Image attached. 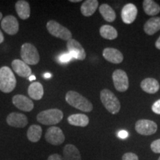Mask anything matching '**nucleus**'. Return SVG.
Segmentation results:
<instances>
[{"mask_svg":"<svg viewBox=\"0 0 160 160\" xmlns=\"http://www.w3.org/2000/svg\"><path fill=\"white\" fill-rule=\"evenodd\" d=\"M144 31L149 36L155 34L160 31V17H154L148 20L144 25Z\"/></svg>","mask_w":160,"mask_h":160,"instance_id":"19","label":"nucleus"},{"mask_svg":"<svg viewBox=\"0 0 160 160\" xmlns=\"http://www.w3.org/2000/svg\"><path fill=\"white\" fill-rule=\"evenodd\" d=\"M65 100L72 107L83 112H91L93 108V104L77 91L68 92L65 96Z\"/></svg>","mask_w":160,"mask_h":160,"instance_id":"1","label":"nucleus"},{"mask_svg":"<svg viewBox=\"0 0 160 160\" xmlns=\"http://www.w3.org/2000/svg\"><path fill=\"white\" fill-rule=\"evenodd\" d=\"M68 122L70 125L77 127H86L89 124V118L82 113H77L69 116Z\"/></svg>","mask_w":160,"mask_h":160,"instance_id":"23","label":"nucleus"},{"mask_svg":"<svg viewBox=\"0 0 160 160\" xmlns=\"http://www.w3.org/2000/svg\"><path fill=\"white\" fill-rule=\"evenodd\" d=\"M142 6L145 13L148 16L157 15L160 12V6L153 0H144Z\"/></svg>","mask_w":160,"mask_h":160,"instance_id":"26","label":"nucleus"},{"mask_svg":"<svg viewBox=\"0 0 160 160\" xmlns=\"http://www.w3.org/2000/svg\"><path fill=\"white\" fill-rule=\"evenodd\" d=\"M2 19V13L1 12H0V20H1Z\"/></svg>","mask_w":160,"mask_h":160,"instance_id":"39","label":"nucleus"},{"mask_svg":"<svg viewBox=\"0 0 160 160\" xmlns=\"http://www.w3.org/2000/svg\"><path fill=\"white\" fill-rule=\"evenodd\" d=\"M4 39H4V35H3V33H2L1 31H0V44L3 42Z\"/></svg>","mask_w":160,"mask_h":160,"instance_id":"35","label":"nucleus"},{"mask_svg":"<svg viewBox=\"0 0 160 160\" xmlns=\"http://www.w3.org/2000/svg\"><path fill=\"white\" fill-rule=\"evenodd\" d=\"M138 10L137 6L132 3L126 4L122 9L121 17L124 23L132 24L135 21L137 17Z\"/></svg>","mask_w":160,"mask_h":160,"instance_id":"12","label":"nucleus"},{"mask_svg":"<svg viewBox=\"0 0 160 160\" xmlns=\"http://www.w3.org/2000/svg\"><path fill=\"white\" fill-rule=\"evenodd\" d=\"M45 140L52 145H60L65 142V137L62 130L59 127L52 126L46 131Z\"/></svg>","mask_w":160,"mask_h":160,"instance_id":"8","label":"nucleus"},{"mask_svg":"<svg viewBox=\"0 0 160 160\" xmlns=\"http://www.w3.org/2000/svg\"><path fill=\"white\" fill-rule=\"evenodd\" d=\"M63 112L59 109H48L41 111L37 116L39 123L45 125H54L59 123L63 119Z\"/></svg>","mask_w":160,"mask_h":160,"instance_id":"4","label":"nucleus"},{"mask_svg":"<svg viewBox=\"0 0 160 160\" xmlns=\"http://www.w3.org/2000/svg\"><path fill=\"white\" fill-rule=\"evenodd\" d=\"M12 68L14 72L19 77L23 78H28L31 76L32 71L29 65L25 62H24L22 60L14 59L11 63Z\"/></svg>","mask_w":160,"mask_h":160,"instance_id":"15","label":"nucleus"},{"mask_svg":"<svg viewBox=\"0 0 160 160\" xmlns=\"http://www.w3.org/2000/svg\"><path fill=\"white\" fill-rule=\"evenodd\" d=\"M158 160H160V157H159V159H158Z\"/></svg>","mask_w":160,"mask_h":160,"instance_id":"40","label":"nucleus"},{"mask_svg":"<svg viewBox=\"0 0 160 160\" xmlns=\"http://www.w3.org/2000/svg\"><path fill=\"white\" fill-rule=\"evenodd\" d=\"M155 46L157 49L160 50V37L158 38V39L155 42Z\"/></svg>","mask_w":160,"mask_h":160,"instance_id":"34","label":"nucleus"},{"mask_svg":"<svg viewBox=\"0 0 160 160\" xmlns=\"http://www.w3.org/2000/svg\"><path fill=\"white\" fill-rule=\"evenodd\" d=\"M99 33L104 39L113 40L118 37V32L115 28L108 25H104L100 28Z\"/></svg>","mask_w":160,"mask_h":160,"instance_id":"27","label":"nucleus"},{"mask_svg":"<svg viewBox=\"0 0 160 160\" xmlns=\"http://www.w3.org/2000/svg\"><path fill=\"white\" fill-rule=\"evenodd\" d=\"M151 151L155 153H160V139H156L151 144Z\"/></svg>","mask_w":160,"mask_h":160,"instance_id":"28","label":"nucleus"},{"mask_svg":"<svg viewBox=\"0 0 160 160\" xmlns=\"http://www.w3.org/2000/svg\"><path fill=\"white\" fill-rule=\"evenodd\" d=\"M113 85L119 92H125L129 88V79L127 73L123 70L117 69L112 74Z\"/></svg>","mask_w":160,"mask_h":160,"instance_id":"7","label":"nucleus"},{"mask_svg":"<svg viewBox=\"0 0 160 160\" xmlns=\"http://www.w3.org/2000/svg\"><path fill=\"white\" fill-rule=\"evenodd\" d=\"M62 157L64 160H82L79 149L71 144H68L64 147Z\"/></svg>","mask_w":160,"mask_h":160,"instance_id":"18","label":"nucleus"},{"mask_svg":"<svg viewBox=\"0 0 160 160\" xmlns=\"http://www.w3.org/2000/svg\"><path fill=\"white\" fill-rule=\"evenodd\" d=\"M29 97L35 100H40L44 95L43 86L39 82H33L29 85L28 90Z\"/></svg>","mask_w":160,"mask_h":160,"instance_id":"22","label":"nucleus"},{"mask_svg":"<svg viewBox=\"0 0 160 160\" xmlns=\"http://www.w3.org/2000/svg\"><path fill=\"white\" fill-rule=\"evenodd\" d=\"M140 87L146 93L153 94L159 91L160 85L159 82L153 78H146L141 82Z\"/></svg>","mask_w":160,"mask_h":160,"instance_id":"17","label":"nucleus"},{"mask_svg":"<svg viewBox=\"0 0 160 160\" xmlns=\"http://www.w3.org/2000/svg\"><path fill=\"white\" fill-rule=\"evenodd\" d=\"M67 48L71 57L78 60H84L86 58L85 49L79 42L71 39L67 42Z\"/></svg>","mask_w":160,"mask_h":160,"instance_id":"10","label":"nucleus"},{"mask_svg":"<svg viewBox=\"0 0 160 160\" xmlns=\"http://www.w3.org/2000/svg\"><path fill=\"white\" fill-rule=\"evenodd\" d=\"M28 79L29 81L32 82V81H33V80H36V77H35V76H33V75H31V76H30V77L28 78Z\"/></svg>","mask_w":160,"mask_h":160,"instance_id":"36","label":"nucleus"},{"mask_svg":"<svg viewBox=\"0 0 160 160\" xmlns=\"http://www.w3.org/2000/svg\"><path fill=\"white\" fill-rule=\"evenodd\" d=\"M128 136V133L126 131H120L119 133H118V137L121 139H126Z\"/></svg>","mask_w":160,"mask_h":160,"instance_id":"33","label":"nucleus"},{"mask_svg":"<svg viewBox=\"0 0 160 160\" xmlns=\"http://www.w3.org/2000/svg\"><path fill=\"white\" fill-rule=\"evenodd\" d=\"M6 122L8 125L11 127L19 128H25L28 123V120L25 114L17 112H13L8 114L6 119Z\"/></svg>","mask_w":160,"mask_h":160,"instance_id":"14","label":"nucleus"},{"mask_svg":"<svg viewBox=\"0 0 160 160\" xmlns=\"http://www.w3.org/2000/svg\"><path fill=\"white\" fill-rule=\"evenodd\" d=\"M13 104L20 111L30 112L33 109L34 105L32 100L25 96L22 94H17L13 96L12 99Z\"/></svg>","mask_w":160,"mask_h":160,"instance_id":"13","label":"nucleus"},{"mask_svg":"<svg viewBox=\"0 0 160 160\" xmlns=\"http://www.w3.org/2000/svg\"><path fill=\"white\" fill-rule=\"evenodd\" d=\"M102 56L105 60L113 64H120L123 61V54L119 50L113 48H106L103 50Z\"/></svg>","mask_w":160,"mask_h":160,"instance_id":"16","label":"nucleus"},{"mask_svg":"<svg viewBox=\"0 0 160 160\" xmlns=\"http://www.w3.org/2000/svg\"><path fill=\"white\" fill-rule=\"evenodd\" d=\"M99 7V2L97 0H86L81 5L82 14L85 17H91Z\"/></svg>","mask_w":160,"mask_h":160,"instance_id":"21","label":"nucleus"},{"mask_svg":"<svg viewBox=\"0 0 160 160\" xmlns=\"http://www.w3.org/2000/svg\"><path fill=\"white\" fill-rule=\"evenodd\" d=\"M51 77V74H50V73H45V75H44V78H45V79H49V78Z\"/></svg>","mask_w":160,"mask_h":160,"instance_id":"37","label":"nucleus"},{"mask_svg":"<svg viewBox=\"0 0 160 160\" xmlns=\"http://www.w3.org/2000/svg\"><path fill=\"white\" fill-rule=\"evenodd\" d=\"M152 111L153 113L160 115V99L156 101L152 105Z\"/></svg>","mask_w":160,"mask_h":160,"instance_id":"31","label":"nucleus"},{"mask_svg":"<svg viewBox=\"0 0 160 160\" xmlns=\"http://www.w3.org/2000/svg\"><path fill=\"white\" fill-rule=\"evenodd\" d=\"M48 160H64L63 157L61 155L58 154V153H53V154L50 155Z\"/></svg>","mask_w":160,"mask_h":160,"instance_id":"32","label":"nucleus"},{"mask_svg":"<svg viewBox=\"0 0 160 160\" xmlns=\"http://www.w3.org/2000/svg\"><path fill=\"white\" fill-rule=\"evenodd\" d=\"M17 85V79L10 68L4 66L0 68V91L8 93L13 91Z\"/></svg>","mask_w":160,"mask_h":160,"instance_id":"2","label":"nucleus"},{"mask_svg":"<svg viewBox=\"0 0 160 160\" xmlns=\"http://www.w3.org/2000/svg\"><path fill=\"white\" fill-rule=\"evenodd\" d=\"M42 129L41 126L38 125H32L27 131V137L31 142H37L42 137Z\"/></svg>","mask_w":160,"mask_h":160,"instance_id":"25","label":"nucleus"},{"mask_svg":"<svg viewBox=\"0 0 160 160\" xmlns=\"http://www.w3.org/2000/svg\"><path fill=\"white\" fill-rule=\"evenodd\" d=\"M20 55L24 62L28 65H37L40 59L37 48L31 43H25L22 45Z\"/></svg>","mask_w":160,"mask_h":160,"instance_id":"5","label":"nucleus"},{"mask_svg":"<svg viewBox=\"0 0 160 160\" xmlns=\"http://www.w3.org/2000/svg\"><path fill=\"white\" fill-rule=\"evenodd\" d=\"M157 124L149 119H139L135 125V129L137 133L143 136L154 134L157 131Z\"/></svg>","mask_w":160,"mask_h":160,"instance_id":"9","label":"nucleus"},{"mask_svg":"<svg viewBox=\"0 0 160 160\" xmlns=\"http://www.w3.org/2000/svg\"><path fill=\"white\" fill-rule=\"evenodd\" d=\"M99 13L102 16L103 19L108 22H113L117 18L114 10L108 4H102L99 8Z\"/></svg>","mask_w":160,"mask_h":160,"instance_id":"24","label":"nucleus"},{"mask_svg":"<svg viewBox=\"0 0 160 160\" xmlns=\"http://www.w3.org/2000/svg\"><path fill=\"white\" fill-rule=\"evenodd\" d=\"M46 28H47L50 34L53 36L54 37L65 40L67 42L72 39L71 32L67 28L60 25L57 21L50 20L46 25Z\"/></svg>","mask_w":160,"mask_h":160,"instance_id":"6","label":"nucleus"},{"mask_svg":"<svg viewBox=\"0 0 160 160\" xmlns=\"http://www.w3.org/2000/svg\"><path fill=\"white\" fill-rule=\"evenodd\" d=\"M70 2H80L81 0H70Z\"/></svg>","mask_w":160,"mask_h":160,"instance_id":"38","label":"nucleus"},{"mask_svg":"<svg viewBox=\"0 0 160 160\" xmlns=\"http://www.w3.org/2000/svg\"><path fill=\"white\" fill-rule=\"evenodd\" d=\"M2 28L9 35H15L19 31V22L17 19L12 15L3 18L1 22Z\"/></svg>","mask_w":160,"mask_h":160,"instance_id":"11","label":"nucleus"},{"mask_svg":"<svg viewBox=\"0 0 160 160\" xmlns=\"http://www.w3.org/2000/svg\"><path fill=\"white\" fill-rule=\"evenodd\" d=\"M71 55L69 53H63L59 57V61L60 63H67L72 59Z\"/></svg>","mask_w":160,"mask_h":160,"instance_id":"29","label":"nucleus"},{"mask_svg":"<svg viewBox=\"0 0 160 160\" xmlns=\"http://www.w3.org/2000/svg\"><path fill=\"white\" fill-rule=\"evenodd\" d=\"M122 160H139V157L138 156L134 153H131V152H128V153H125V154L122 156Z\"/></svg>","mask_w":160,"mask_h":160,"instance_id":"30","label":"nucleus"},{"mask_svg":"<svg viewBox=\"0 0 160 160\" xmlns=\"http://www.w3.org/2000/svg\"><path fill=\"white\" fill-rule=\"evenodd\" d=\"M100 99L106 110L112 114H117L121 108V104L113 92L108 89H103L100 92Z\"/></svg>","mask_w":160,"mask_h":160,"instance_id":"3","label":"nucleus"},{"mask_svg":"<svg viewBox=\"0 0 160 160\" xmlns=\"http://www.w3.org/2000/svg\"><path fill=\"white\" fill-rule=\"evenodd\" d=\"M16 11L20 19H27L31 16V8L30 5L27 1L25 0H19L17 1L15 5Z\"/></svg>","mask_w":160,"mask_h":160,"instance_id":"20","label":"nucleus"}]
</instances>
